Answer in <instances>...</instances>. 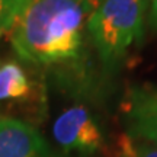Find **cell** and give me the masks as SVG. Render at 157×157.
Segmentation results:
<instances>
[{"mask_svg":"<svg viewBox=\"0 0 157 157\" xmlns=\"http://www.w3.org/2000/svg\"><path fill=\"white\" fill-rule=\"evenodd\" d=\"M78 2H82V3H86V5H90L92 7H95V9H96V6L99 5L102 0H78Z\"/></svg>","mask_w":157,"mask_h":157,"instance_id":"obj_11","label":"cell"},{"mask_svg":"<svg viewBox=\"0 0 157 157\" xmlns=\"http://www.w3.org/2000/svg\"><path fill=\"white\" fill-rule=\"evenodd\" d=\"M146 0H102L87 19V32L102 63L113 67L140 41Z\"/></svg>","mask_w":157,"mask_h":157,"instance_id":"obj_2","label":"cell"},{"mask_svg":"<svg viewBox=\"0 0 157 157\" xmlns=\"http://www.w3.org/2000/svg\"><path fill=\"white\" fill-rule=\"evenodd\" d=\"M93 10L78 0H28L12 28L13 50L22 60L38 66L78 60Z\"/></svg>","mask_w":157,"mask_h":157,"instance_id":"obj_1","label":"cell"},{"mask_svg":"<svg viewBox=\"0 0 157 157\" xmlns=\"http://www.w3.org/2000/svg\"><path fill=\"white\" fill-rule=\"evenodd\" d=\"M115 157H157V147L124 132L117 141Z\"/></svg>","mask_w":157,"mask_h":157,"instance_id":"obj_7","label":"cell"},{"mask_svg":"<svg viewBox=\"0 0 157 157\" xmlns=\"http://www.w3.org/2000/svg\"><path fill=\"white\" fill-rule=\"evenodd\" d=\"M121 111L127 129L125 132L157 147V109L124 99Z\"/></svg>","mask_w":157,"mask_h":157,"instance_id":"obj_5","label":"cell"},{"mask_svg":"<svg viewBox=\"0 0 157 157\" xmlns=\"http://www.w3.org/2000/svg\"><path fill=\"white\" fill-rule=\"evenodd\" d=\"M28 0H0V36L13 28Z\"/></svg>","mask_w":157,"mask_h":157,"instance_id":"obj_8","label":"cell"},{"mask_svg":"<svg viewBox=\"0 0 157 157\" xmlns=\"http://www.w3.org/2000/svg\"><path fill=\"white\" fill-rule=\"evenodd\" d=\"M146 2H148V0H146Z\"/></svg>","mask_w":157,"mask_h":157,"instance_id":"obj_12","label":"cell"},{"mask_svg":"<svg viewBox=\"0 0 157 157\" xmlns=\"http://www.w3.org/2000/svg\"><path fill=\"white\" fill-rule=\"evenodd\" d=\"M0 157H56L50 146L29 124L0 118Z\"/></svg>","mask_w":157,"mask_h":157,"instance_id":"obj_4","label":"cell"},{"mask_svg":"<svg viewBox=\"0 0 157 157\" xmlns=\"http://www.w3.org/2000/svg\"><path fill=\"white\" fill-rule=\"evenodd\" d=\"M148 23L157 32V0H151V9L148 13Z\"/></svg>","mask_w":157,"mask_h":157,"instance_id":"obj_10","label":"cell"},{"mask_svg":"<svg viewBox=\"0 0 157 157\" xmlns=\"http://www.w3.org/2000/svg\"><path fill=\"white\" fill-rule=\"evenodd\" d=\"M124 99L134 102V103L144 105V106L153 108V109H157V87H146V86L131 87L127 92Z\"/></svg>","mask_w":157,"mask_h":157,"instance_id":"obj_9","label":"cell"},{"mask_svg":"<svg viewBox=\"0 0 157 157\" xmlns=\"http://www.w3.org/2000/svg\"><path fill=\"white\" fill-rule=\"evenodd\" d=\"M32 82L17 63L0 66V101H21L31 96Z\"/></svg>","mask_w":157,"mask_h":157,"instance_id":"obj_6","label":"cell"},{"mask_svg":"<svg viewBox=\"0 0 157 157\" xmlns=\"http://www.w3.org/2000/svg\"><path fill=\"white\" fill-rule=\"evenodd\" d=\"M52 135L64 151L82 156L95 154L103 144V134L87 108L76 105L66 109L56 119Z\"/></svg>","mask_w":157,"mask_h":157,"instance_id":"obj_3","label":"cell"}]
</instances>
